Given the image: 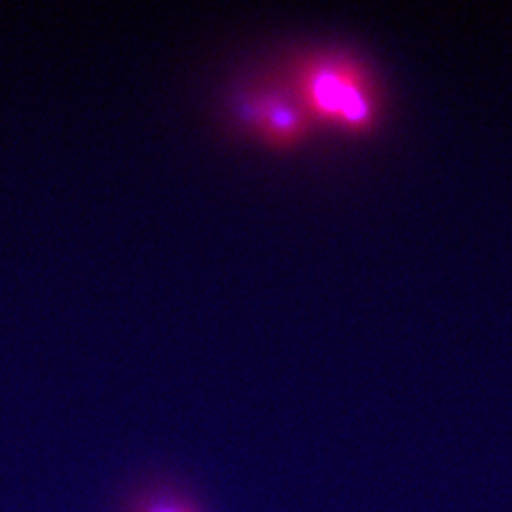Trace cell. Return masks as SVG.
Wrapping results in <instances>:
<instances>
[{"label":"cell","instance_id":"cell-1","mask_svg":"<svg viewBox=\"0 0 512 512\" xmlns=\"http://www.w3.org/2000/svg\"><path fill=\"white\" fill-rule=\"evenodd\" d=\"M306 94L325 116L348 124L359 126L372 116V107L359 88L357 77L342 67L325 64V67L312 69L306 75Z\"/></svg>","mask_w":512,"mask_h":512},{"label":"cell","instance_id":"cell-2","mask_svg":"<svg viewBox=\"0 0 512 512\" xmlns=\"http://www.w3.org/2000/svg\"><path fill=\"white\" fill-rule=\"evenodd\" d=\"M135 512H201V510L182 498L163 495V498H152L148 502H143Z\"/></svg>","mask_w":512,"mask_h":512}]
</instances>
